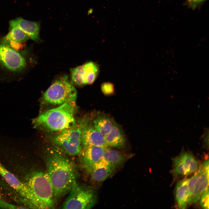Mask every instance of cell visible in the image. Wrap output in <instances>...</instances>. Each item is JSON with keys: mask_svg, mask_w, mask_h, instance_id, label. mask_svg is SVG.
<instances>
[{"mask_svg": "<svg viewBox=\"0 0 209 209\" xmlns=\"http://www.w3.org/2000/svg\"><path fill=\"white\" fill-rule=\"evenodd\" d=\"M46 172L53 190L55 201L70 191L76 181L74 163L62 152L53 148L45 156Z\"/></svg>", "mask_w": 209, "mask_h": 209, "instance_id": "6da1fadb", "label": "cell"}, {"mask_svg": "<svg viewBox=\"0 0 209 209\" xmlns=\"http://www.w3.org/2000/svg\"><path fill=\"white\" fill-rule=\"evenodd\" d=\"M76 101H69L41 113L33 119L34 128L48 132L59 133L75 124Z\"/></svg>", "mask_w": 209, "mask_h": 209, "instance_id": "7a4b0ae2", "label": "cell"}, {"mask_svg": "<svg viewBox=\"0 0 209 209\" xmlns=\"http://www.w3.org/2000/svg\"><path fill=\"white\" fill-rule=\"evenodd\" d=\"M31 196L30 207L36 209H51L55 200L52 187L46 172L37 171L32 174L27 183Z\"/></svg>", "mask_w": 209, "mask_h": 209, "instance_id": "3957f363", "label": "cell"}, {"mask_svg": "<svg viewBox=\"0 0 209 209\" xmlns=\"http://www.w3.org/2000/svg\"><path fill=\"white\" fill-rule=\"evenodd\" d=\"M77 91L65 77L56 79L43 94L42 105L59 106L66 102L76 101Z\"/></svg>", "mask_w": 209, "mask_h": 209, "instance_id": "277c9868", "label": "cell"}, {"mask_svg": "<svg viewBox=\"0 0 209 209\" xmlns=\"http://www.w3.org/2000/svg\"><path fill=\"white\" fill-rule=\"evenodd\" d=\"M84 121L76 122L71 127L52 136V142L70 155H78L83 146L82 134Z\"/></svg>", "mask_w": 209, "mask_h": 209, "instance_id": "5b68a950", "label": "cell"}, {"mask_svg": "<svg viewBox=\"0 0 209 209\" xmlns=\"http://www.w3.org/2000/svg\"><path fill=\"white\" fill-rule=\"evenodd\" d=\"M67 197L62 206L63 209H88L92 208L97 201L96 193L93 188L74 183Z\"/></svg>", "mask_w": 209, "mask_h": 209, "instance_id": "8992f818", "label": "cell"}, {"mask_svg": "<svg viewBox=\"0 0 209 209\" xmlns=\"http://www.w3.org/2000/svg\"><path fill=\"white\" fill-rule=\"evenodd\" d=\"M209 161L206 160L199 165L192 176L188 179V204L196 203L204 191L208 188Z\"/></svg>", "mask_w": 209, "mask_h": 209, "instance_id": "52a82bcc", "label": "cell"}, {"mask_svg": "<svg viewBox=\"0 0 209 209\" xmlns=\"http://www.w3.org/2000/svg\"><path fill=\"white\" fill-rule=\"evenodd\" d=\"M0 66L9 71L21 72L26 66L24 57L13 48L0 43Z\"/></svg>", "mask_w": 209, "mask_h": 209, "instance_id": "ba28073f", "label": "cell"}, {"mask_svg": "<svg viewBox=\"0 0 209 209\" xmlns=\"http://www.w3.org/2000/svg\"><path fill=\"white\" fill-rule=\"evenodd\" d=\"M172 172L176 175H186L194 173L198 166V161L192 153L183 151L172 159Z\"/></svg>", "mask_w": 209, "mask_h": 209, "instance_id": "9c48e42d", "label": "cell"}, {"mask_svg": "<svg viewBox=\"0 0 209 209\" xmlns=\"http://www.w3.org/2000/svg\"><path fill=\"white\" fill-rule=\"evenodd\" d=\"M107 147L96 145L83 146L79 154L82 163L89 172L93 166L102 158Z\"/></svg>", "mask_w": 209, "mask_h": 209, "instance_id": "30bf717a", "label": "cell"}, {"mask_svg": "<svg viewBox=\"0 0 209 209\" xmlns=\"http://www.w3.org/2000/svg\"><path fill=\"white\" fill-rule=\"evenodd\" d=\"M82 140L83 145H96L107 147L104 136L90 124L88 120H84Z\"/></svg>", "mask_w": 209, "mask_h": 209, "instance_id": "8fae6325", "label": "cell"}, {"mask_svg": "<svg viewBox=\"0 0 209 209\" xmlns=\"http://www.w3.org/2000/svg\"><path fill=\"white\" fill-rule=\"evenodd\" d=\"M0 175L13 188L26 198L30 206L31 196L26 184L22 183L13 174L7 170L0 163Z\"/></svg>", "mask_w": 209, "mask_h": 209, "instance_id": "7c38bea8", "label": "cell"}, {"mask_svg": "<svg viewBox=\"0 0 209 209\" xmlns=\"http://www.w3.org/2000/svg\"><path fill=\"white\" fill-rule=\"evenodd\" d=\"M9 24L10 28L18 27L24 31L29 38L35 42L39 40L40 24L39 22L29 21L20 17L10 21Z\"/></svg>", "mask_w": 209, "mask_h": 209, "instance_id": "4fadbf2b", "label": "cell"}, {"mask_svg": "<svg viewBox=\"0 0 209 209\" xmlns=\"http://www.w3.org/2000/svg\"><path fill=\"white\" fill-rule=\"evenodd\" d=\"M116 169L102 159L91 169V178L97 183L102 182L113 174Z\"/></svg>", "mask_w": 209, "mask_h": 209, "instance_id": "5bb4252c", "label": "cell"}, {"mask_svg": "<svg viewBox=\"0 0 209 209\" xmlns=\"http://www.w3.org/2000/svg\"><path fill=\"white\" fill-rule=\"evenodd\" d=\"M104 136L107 146L120 148L125 144L126 139L123 131L115 122L110 131Z\"/></svg>", "mask_w": 209, "mask_h": 209, "instance_id": "9a60e30c", "label": "cell"}, {"mask_svg": "<svg viewBox=\"0 0 209 209\" xmlns=\"http://www.w3.org/2000/svg\"><path fill=\"white\" fill-rule=\"evenodd\" d=\"M188 179L185 178L180 181L176 186L175 198L177 206L179 209H185L188 204Z\"/></svg>", "mask_w": 209, "mask_h": 209, "instance_id": "2e32d148", "label": "cell"}, {"mask_svg": "<svg viewBox=\"0 0 209 209\" xmlns=\"http://www.w3.org/2000/svg\"><path fill=\"white\" fill-rule=\"evenodd\" d=\"M128 158L127 156L119 151L107 147L104 152L102 159L116 169L122 165Z\"/></svg>", "mask_w": 209, "mask_h": 209, "instance_id": "e0dca14e", "label": "cell"}, {"mask_svg": "<svg viewBox=\"0 0 209 209\" xmlns=\"http://www.w3.org/2000/svg\"><path fill=\"white\" fill-rule=\"evenodd\" d=\"M115 122L109 116L100 114L93 119L91 124L93 127L104 136L112 128Z\"/></svg>", "mask_w": 209, "mask_h": 209, "instance_id": "ac0fdd59", "label": "cell"}, {"mask_svg": "<svg viewBox=\"0 0 209 209\" xmlns=\"http://www.w3.org/2000/svg\"><path fill=\"white\" fill-rule=\"evenodd\" d=\"M86 74L87 84H93L97 78L100 69L98 65L93 62H89L83 64Z\"/></svg>", "mask_w": 209, "mask_h": 209, "instance_id": "d6986e66", "label": "cell"}, {"mask_svg": "<svg viewBox=\"0 0 209 209\" xmlns=\"http://www.w3.org/2000/svg\"><path fill=\"white\" fill-rule=\"evenodd\" d=\"M29 38L28 35L24 31L16 26L11 28L4 39L21 43L25 42Z\"/></svg>", "mask_w": 209, "mask_h": 209, "instance_id": "ffe728a7", "label": "cell"}, {"mask_svg": "<svg viewBox=\"0 0 209 209\" xmlns=\"http://www.w3.org/2000/svg\"><path fill=\"white\" fill-rule=\"evenodd\" d=\"M101 89L102 93L105 95H111L114 93V85L111 82L102 83L101 86Z\"/></svg>", "mask_w": 209, "mask_h": 209, "instance_id": "44dd1931", "label": "cell"}, {"mask_svg": "<svg viewBox=\"0 0 209 209\" xmlns=\"http://www.w3.org/2000/svg\"><path fill=\"white\" fill-rule=\"evenodd\" d=\"M208 188L203 192L200 198V204L202 207L204 209H208L209 199Z\"/></svg>", "mask_w": 209, "mask_h": 209, "instance_id": "7402d4cb", "label": "cell"}, {"mask_svg": "<svg viewBox=\"0 0 209 209\" xmlns=\"http://www.w3.org/2000/svg\"><path fill=\"white\" fill-rule=\"evenodd\" d=\"M202 140L203 145L207 149L209 147V132L208 127L204 128L203 133L201 136Z\"/></svg>", "mask_w": 209, "mask_h": 209, "instance_id": "603a6c76", "label": "cell"}]
</instances>
